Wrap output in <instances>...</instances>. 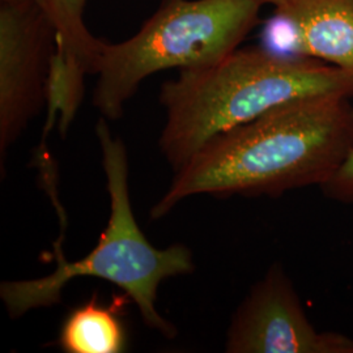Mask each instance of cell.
<instances>
[{"label": "cell", "instance_id": "obj_12", "mask_svg": "<svg viewBox=\"0 0 353 353\" xmlns=\"http://www.w3.org/2000/svg\"><path fill=\"white\" fill-rule=\"evenodd\" d=\"M0 1H17V0H0Z\"/></svg>", "mask_w": 353, "mask_h": 353}, {"label": "cell", "instance_id": "obj_5", "mask_svg": "<svg viewBox=\"0 0 353 353\" xmlns=\"http://www.w3.org/2000/svg\"><path fill=\"white\" fill-rule=\"evenodd\" d=\"M54 29L33 0L0 6V153L7 151L46 105Z\"/></svg>", "mask_w": 353, "mask_h": 353}, {"label": "cell", "instance_id": "obj_6", "mask_svg": "<svg viewBox=\"0 0 353 353\" xmlns=\"http://www.w3.org/2000/svg\"><path fill=\"white\" fill-rule=\"evenodd\" d=\"M228 353H353V339L316 331L290 279L274 265L241 303L227 332Z\"/></svg>", "mask_w": 353, "mask_h": 353}, {"label": "cell", "instance_id": "obj_1", "mask_svg": "<svg viewBox=\"0 0 353 353\" xmlns=\"http://www.w3.org/2000/svg\"><path fill=\"white\" fill-rule=\"evenodd\" d=\"M350 100L339 94L294 99L214 137L176 170L152 219L202 194L279 196L323 186L353 150Z\"/></svg>", "mask_w": 353, "mask_h": 353}, {"label": "cell", "instance_id": "obj_3", "mask_svg": "<svg viewBox=\"0 0 353 353\" xmlns=\"http://www.w3.org/2000/svg\"><path fill=\"white\" fill-rule=\"evenodd\" d=\"M108 122L101 117L96 125L110 198V217L99 243L76 262L67 261L58 245L57 267L50 275L1 283L0 299L11 318H20L30 310L61 303L64 287L74 279H102L134 300L148 327L173 339L174 325L156 309L157 290L166 279L195 270L192 252L182 243L157 249L141 232L130 201L126 145L114 137Z\"/></svg>", "mask_w": 353, "mask_h": 353}, {"label": "cell", "instance_id": "obj_11", "mask_svg": "<svg viewBox=\"0 0 353 353\" xmlns=\"http://www.w3.org/2000/svg\"><path fill=\"white\" fill-rule=\"evenodd\" d=\"M255 1H258L261 6H263V4H271V6H274L275 10H276V8H281V7L288 6V4H290V3L294 1V0H255Z\"/></svg>", "mask_w": 353, "mask_h": 353}, {"label": "cell", "instance_id": "obj_8", "mask_svg": "<svg viewBox=\"0 0 353 353\" xmlns=\"http://www.w3.org/2000/svg\"><path fill=\"white\" fill-rule=\"evenodd\" d=\"M271 50L319 59L353 75V0H294L265 26Z\"/></svg>", "mask_w": 353, "mask_h": 353}, {"label": "cell", "instance_id": "obj_4", "mask_svg": "<svg viewBox=\"0 0 353 353\" xmlns=\"http://www.w3.org/2000/svg\"><path fill=\"white\" fill-rule=\"evenodd\" d=\"M261 7L255 0H163L135 36L103 42L93 106L117 121L148 76L220 62L258 26Z\"/></svg>", "mask_w": 353, "mask_h": 353}, {"label": "cell", "instance_id": "obj_2", "mask_svg": "<svg viewBox=\"0 0 353 353\" xmlns=\"http://www.w3.org/2000/svg\"><path fill=\"white\" fill-rule=\"evenodd\" d=\"M316 94L352 99L353 75L265 46L237 49L212 65L182 70L161 85L166 122L160 151L176 172L214 137L284 102Z\"/></svg>", "mask_w": 353, "mask_h": 353}, {"label": "cell", "instance_id": "obj_10", "mask_svg": "<svg viewBox=\"0 0 353 353\" xmlns=\"http://www.w3.org/2000/svg\"><path fill=\"white\" fill-rule=\"evenodd\" d=\"M321 188L330 199L353 204V150L335 174Z\"/></svg>", "mask_w": 353, "mask_h": 353}, {"label": "cell", "instance_id": "obj_9", "mask_svg": "<svg viewBox=\"0 0 353 353\" xmlns=\"http://www.w3.org/2000/svg\"><path fill=\"white\" fill-rule=\"evenodd\" d=\"M117 305H102L93 297L77 306L63 322L58 344L68 353H119L126 347V331Z\"/></svg>", "mask_w": 353, "mask_h": 353}, {"label": "cell", "instance_id": "obj_7", "mask_svg": "<svg viewBox=\"0 0 353 353\" xmlns=\"http://www.w3.org/2000/svg\"><path fill=\"white\" fill-rule=\"evenodd\" d=\"M46 16L55 38L46 85L48 121L65 135L84 99V80L96 75L103 39L84 24L87 0H33Z\"/></svg>", "mask_w": 353, "mask_h": 353}]
</instances>
